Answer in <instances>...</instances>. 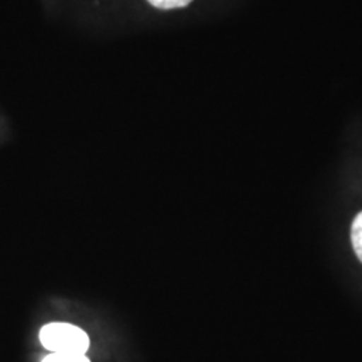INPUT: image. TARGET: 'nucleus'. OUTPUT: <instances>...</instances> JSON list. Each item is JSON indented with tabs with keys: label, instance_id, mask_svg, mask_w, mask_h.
<instances>
[{
	"label": "nucleus",
	"instance_id": "obj_1",
	"mask_svg": "<svg viewBox=\"0 0 362 362\" xmlns=\"http://www.w3.org/2000/svg\"><path fill=\"white\" fill-rule=\"evenodd\" d=\"M39 339L46 349L64 354H85L90 345L89 336L81 327L65 322L43 326Z\"/></svg>",
	"mask_w": 362,
	"mask_h": 362
},
{
	"label": "nucleus",
	"instance_id": "obj_2",
	"mask_svg": "<svg viewBox=\"0 0 362 362\" xmlns=\"http://www.w3.org/2000/svg\"><path fill=\"white\" fill-rule=\"evenodd\" d=\"M350 239L351 246L357 255V258L362 263V211L357 214L350 227Z\"/></svg>",
	"mask_w": 362,
	"mask_h": 362
},
{
	"label": "nucleus",
	"instance_id": "obj_3",
	"mask_svg": "<svg viewBox=\"0 0 362 362\" xmlns=\"http://www.w3.org/2000/svg\"><path fill=\"white\" fill-rule=\"evenodd\" d=\"M42 362H90L85 354H64V353H52Z\"/></svg>",
	"mask_w": 362,
	"mask_h": 362
},
{
	"label": "nucleus",
	"instance_id": "obj_4",
	"mask_svg": "<svg viewBox=\"0 0 362 362\" xmlns=\"http://www.w3.org/2000/svg\"><path fill=\"white\" fill-rule=\"evenodd\" d=\"M156 8L161 10H173V8H181L187 7L192 0H148Z\"/></svg>",
	"mask_w": 362,
	"mask_h": 362
}]
</instances>
